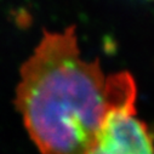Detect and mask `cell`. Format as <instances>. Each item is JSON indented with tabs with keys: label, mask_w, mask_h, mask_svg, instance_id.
Instances as JSON below:
<instances>
[{
	"label": "cell",
	"mask_w": 154,
	"mask_h": 154,
	"mask_svg": "<svg viewBox=\"0 0 154 154\" xmlns=\"http://www.w3.org/2000/svg\"><path fill=\"white\" fill-rule=\"evenodd\" d=\"M88 154H154L153 137L136 117L135 104L117 107L107 114Z\"/></svg>",
	"instance_id": "2"
},
{
	"label": "cell",
	"mask_w": 154,
	"mask_h": 154,
	"mask_svg": "<svg viewBox=\"0 0 154 154\" xmlns=\"http://www.w3.org/2000/svg\"><path fill=\"white\" fill-rule=\"evenodd\" d=\"M20 74L15 103L42 154H88L107 114L136 100L128 73L82 57L74 27L45 32Z\"/></svg>",
	"instance_id": "1"
}]
</instances>
